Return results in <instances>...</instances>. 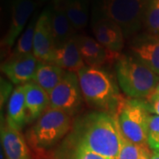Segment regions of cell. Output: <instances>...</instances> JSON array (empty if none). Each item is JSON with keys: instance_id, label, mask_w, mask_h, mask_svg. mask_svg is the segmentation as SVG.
Returning <instances> with one entry per match:
<instances>
[{"instance_id": "6da1fadb", "label": "cell", "mask_w": 159, "mask_h": 159, "mask_svg": "<svg viewBox=\"0 0 159 159\" xmlns=\"http://www.w3.org/2000/svg\"><path fill=\"white\" fill-rule=\"evenodd\" d=\"M86 148L106 159H119L121 133L116 117L103 111H92L76 123L71 134Z\"/></svg>"}, {"instance_id": "7a4b0ae2", "label": "cell", "mask_w": 159, "mask_h": 159, "mask_svg": "<svg viewBox=\"0 0 159 159\" xmlns=\"http://www.w3.org/2000/svg\"><path fill=\"white\" fill-rule=\"evenodd\" d=\"M82 97L98 111L116 115L125 102L113 79L99 67L86 66L77 73Z\"/></svg>"}, {"instance_id": "3957f363", "label": "cell", "mask_w": 159, "mask_h": 159, "mask_svg": "<svg viewBox=\"0 0 159 159\" xmlns=\"http://www.w3.org/2000/svg\"><path fill=\"white\" fill-rule=\"evenodd\" d=\"M115 69L120 89L133 99L148 98L159 82V75L133 55L121 54Z\"/></svg>"}, {"instance_id": "277c9868", "label": "cell", "mask_w": 159, "mask_h": 159, "mask_svg": "<svg viewBox=\"0 0 159 159\" xmlns=\"http://www.w3.org/2000/svg\"><path fill=\"white\" fill-rule=\"evenodd\" d=\"M73 125L72 116L61 110L47 108L27 134L29 145L37 150L51 148L66 136Z\"/></svg>"}, {"instance_id": "5b68a950", "label": "cell", "mask_w": 159, "mask_h": 159, "mask_svg": "<svg viewBox=\"0 0 159 159\" xmlns=\"http://www.w3.org/2000/svg\"><path fill=\"white\" fill-rule=\"evenodd\" d=\"M148 0H102V16L121 28L125 39L133 38L143 28V16Z\"/></svg>"}, {"instance_id": "8992f818", "label": "cell", "mask_w": 159, "mask_h": 159, "mask_svg": "<svg viewBox=\"0 0 159 159\" xmlns=\"http://www.w3.org/2000/svg\"><path fill=\"white\" fill-rule=\"evenodd\" d=\"M149 116L141 99L125 100L116 115L121 134L134 143L148 145Z\"/></svg>"}, {"instance_id": "52a82bcc", "label": "cell", "mask_w": 159, "mask_h": 159, "mask_svg": "<svg viewBox=\"0 0 159 159\" xmlns=\"http://www.w3.org/2000/svg\"><path fill=\"white\" fill-rule=\"evenodd\" d=\"M50 107L61 110L73 116L82 102V93L76 73L66 72L65 77L49 95Z\"/></svg>"}, {"instance_id": "ba28073f", "label": "cell", "mask_w": 159, "mask_h": 159, "mask_svg": "<svg viewBox=\"0 0 159 159\" xmlns=\"http://www.w3.org/2000/svg\"><path fill=\"white\" fill-rule=\"evenodd\" d=\"M56 44L51 24V9H45L37 18L33 53L40 62L53 63Z\"/></svg>"}, {"instance_id": "9c48e42d", "label": "cell", "mask_w": 159, "mask_h": 159, "mask_svg": "<svg viewBox=\"0 0 159 159\" xmlns=\"http://www.w3.org/2000/svg\"><path fill=\"white\" fill-rule=\"evenodd\" d=\"M37 4L33 0H12L11 6V20L7 33L2 40V48L10 50L20 36L26 24L29 21Z\"/></svg>"}, {"instance_id": "30bf717a", "label": "cell", "mask_w": 159, "mask_h": 159, "mask_svg": "<svg viewBox=\"0 0 159 159\" xmlns=\"http://www.w3.org/2000/svg\"><path fill=\"white\" fill-rule=\"evenodd\" d=\"M39 60L34 53L22 56H10L2 64L1 70L15 85H24L34 79Z\"/></svg>"}, {"instance_id": "8fae6325", "label": "cell", "mask_w": 159, "mask_h": 159, "mask_svg": "<svg viewBox=\"0 0 159 159\" xmlns=\"http://www.w3.org/2000/svg\"><path fill=\"white\" fill-rule=\"evenodd\" d=\"M132 55L159 75V35L143 33L131 38Z\"/></svg>"}, {"instance_id": "7c38bea8", "label": "cell", "mask_w": 159, "mask_h": 159, "mask_svg": "<svg viewBox=\"0 0 159 159\" xmlns=\"http://www.w3.org/2000/svg\"><path fill=\"white\" fill-rule=\"evenodd\" d=\"M80 53L86 66L99 67L105 64L116 63L120 53L108 50L97 40L86 34H77Z\"/></svg>"}, {"instance_id": "4fadbf2b", "label": "cell", "mask_w": 159, "mask_h": 159, "mask_svg": "<svg viewBox=\"0 0 159 159\" xmlns=\"http://www.w3.org/2000/svg\"><path fill=\"white\" fill-rule=\"evenodd\" d=\"M96 40L102 46L114 52L120 53L125 45V36L121 28L105 16L97 18L92 24Z\"/></svg>"}, {"instance_id": "5bb4252c", "label": "cell", "mask_w": 159, "mask_h": 159, "mask_svg": "<svg viewBox=\"0 0 159 159\" xmlns=\"http://www.w3.org/2000/svg\"><path fill=\"white\" fill-rule=\"evenodd\" d=\"M1 143L6 159H32L29 145L20 131L1 122Z\"/></svg>"}, {"instance_id": "9a60e30c", "label": "cell", "mask_w": 159, "mask_h": 159, "mask_svg": "<svg viewBox=\"0 0 159 159\" xmlns=\"http://www.w3.org/2000/svg\"><path fill=\"white\" fill-rule=\"evenodd\" d=\"M76 36L77 34L63 45L56 48L52 64L66 72L77 74L86 65L80 56Z\"/></svg>"}, {"instance_id": "2e32d148", "label": "cell", "mask_w": 159, "mask_h": 159, "mask_svg": "<svg viewBox=\"0 0 159 159\" xmlns=\"http://www.w3.org/2000/svg\"><path fill=\"white\" fill-rule=\"evenodd\" d=\"M24 86L28 122H32L38 119L50 107V96L33 80Z\"/></svg>"}, {"instance_id": "e0dca14e", "label": "cell", "mask_w": 159, "mask_h": 159, "mask_svg": "<svg viewBox=\"0 0 159 159\" xmlns=\"http://www.w3.org/2000/svg\"><path fill=\"white\" fill-rule=\"evenodd\" d=\"M6 121L11 127L20 132L28 122L24 85L17 86L11 92L8 99Z\"/></svg>"}, {"instance_id": "ac0fdd59", "label": "cell", "mask_w": 159, "mask_h": 159, "mask_svg": "<svg viewBox=\"0 0 159 159\" xmlns=\"http://www.w3.org/2000/svg\"><path fill=\"white\" fill-rule=\"evenodd\" d=\"M66 71L52 63H38L33 81L39 85L48 95H50L61 81Z\"/></svg>"}, {"instance_id": "d6986e66", "label": "cell", "mask_w": 159, "mask_h": 159, "mask_svg": "<svg viewBox=\"0 0 159 159\" xmlns=\"http://www.w3.org/2000/svg\"><path fill=\"white\" fill-rule=\"evenodd\" d=\"M51 24L56 48L63 45L76 35V30L61 8L52 7L51 10Z\"/></svg>"}, {"instance_id": "ffe728a7", "label": "cell", "mask_w": 159, "mask_h": 159, "mask_svg": "<svg viewBox=\"0 0 159 159\" xmlns=\"http://www.w3.org/2000/svg\"><path fill=\"white\" fill-rule=\"evenodd\" d=\"M53 159H106L94 153L70 134L62 146L57 148Z\"/></svg>"}, {"instance_id": "44dd1931", "label": "cell", "mask_w": 159, "mask_h": 159, "mask_svg": "<svg viewBox=\"0 0 159 159\" xmlns=\"http://www.w3.org/2000/svg\"><path fill=\"white\" fill-rule=\"evenodd\" d=\"M57 8L64 10L75 30H81L87 27L89 21L87 0H70Z\"/></svg>"}, {"instance_id": "7402d4cb", "label": "cell", "mask_w": 159, "mask_h": 159, "mask_svg": "<svg viewBox=\"0 0 159 159\" xmlns=\"http://www.w3.org/2000/svg\"><path fill=\"white\" fill-rule=\"evenodd\" d=\"M36 21L37 19L35 16L32 18V20L29 21L28 27L19 37L16 45L11 51L10 56H22V55H28L30 53H33L34 30H35Z\"/></svg>"}, {"instance_id": "603a6c76", "label": "cell", "mask_w": 159, "mask_h": 159, "mask_svg": "<svg viewBox=\"0 0 159 159\" xmlns=\"http://www.w3.org/2000/svg\"><path fill=\"white\" fill-rule=\"evenodd\" d=\"M146 33L159 35V0H148L143 16Z\"/></svg>"}, {"instance_id": "cb8c5ba5", "label": "cell", "mask_w": 159, "mask_h": 159, "mask_svg": "<svg viewBox=\"0 0 159 159\" xmlns=\"http://www.w3.org/2000/svg\"><path fill=\"white\" fill-rule=\"evenodd\" d=\"M148 145H139L130 142L121 134V148L119 159H141Z\"/></svg>"}, {"instance_id": "d4e9b609", "label": "cell", "mask_w": 159, "mask_h": 159, "mask_svg": "<svg viewBox=\"0 0 159 159\" xmlns=\"http://www.w3.org/2000/svg\"><path fill=\"white\" fill-rule=\"evenodd\" d=\"M147 142L152 151L159 152V116L152 114L149 116Z\"/></svg>"}, {"instance_id": "484cf974", "label": "cell", "mask_w": 159, "mask_h": 159, "mask_svg": "<svg viewBox=\"0 0 159 159\" xmlns=\"http://www.w3.org/2000/svg\"><path fill=\"white\" fill-rule=\"evenodd\" d=\"M146 110L150 114L159 116V94L154 92L146 99H141Z\"/></svg>"}, {"instance_id": "4316f807", "label": "cell", "mask_w": 159, "mask_h": 159, "mask_svg": "<svg viewBox=\"0 0 159 159\" xmlns=\"http://www.w3.org/2000/svg\"><path fill=\"white\" fill-rule=\"evenodd\" d=\"M11 86L9 82L5 80H1V106L7 100V98L11 97Z\"/></svg>"}, {"instance_id": "83f0119b", "label": "cell", "mask_w": 159, "mask_h": 159, "mask_svg": "<svg viewBox=\"0 0 159 159\" xmlns=\"http://www.w3.org/2000/svg\"><path fill=\"white\" fill-rule=\"evenodd\" d=\"M68 1L70 0H52V5L55 7H59V6H62L64 4H66Z\"/></svg>"}, {"instance_id": "f1b7e54d", "label": "cell", "mask_w": 159, "mask_h": 159, "mask_svg": "<svg viewBox=\"0 0 159 159\" xmlns=\"http://www.w3.org/2000/svg\"><path fill=\"white\" fill-rule=\"evenodd\" d=\"M151 154H152V150L149 148H147V149L143 152V154H142L141 159H150Z\"/></svg>"}, {"instance_id": "f546056e", "label": "cell", "mask_w": 159, "mask_h": 159, "mask_svg": "<svg viewBox=\"0 0 159 159\" xmlns=\"http://www.w3.org/2000/svg\"><path fill=\"white\" fill-rule=\"evenodd\" d=\"M150 159H159V152L158 151H152Z\"/></svg>"}, {"instance_id": "4dcf8cb0", "label": "cell", "mask_w": 159, "mask_h": 159, "mask_svg": "<svg viewBox=\"0 0 159 159\" xmlns=\"http://www.w3.org/2000/svg\"><path fill=\"white\" fill-rule=\"evenodd\" d=\"M155 92H156V93H157V94H159V82H158V84H157V88H156V90H155Z\"/></svg>"}, {"instance_id": "1f68e13d", "label": "cell", "mask_w": 159, "mask_h": 159, "mask_svg": "<svg viewBox=\"0 0 159 159\" xmlns=\"http://www.w3.org/2000/svg\"><path fill=\"white\" fill-rule=\"evenodd\" d=\"M49 1H51V0H41V3L42 4H44V3H47V2H49ZM52 1V0H51Z\"/></svg>"}, {"instance_id": "d6a6232c", "label": "cell", "mask_w": 159, "mask_h": 159, "mask_svg": "<svg viewBox=\"0 0 159 159\" xmlns=\"http://www.w3.org/2000/svg\"><path fill=\"white\" fill-rule=\"evenodd\" d=\"M33 1H34L37 5H38V3H41V0H33Z\"/></svg>"}]
</instances>
